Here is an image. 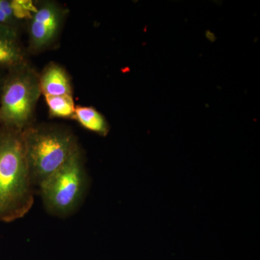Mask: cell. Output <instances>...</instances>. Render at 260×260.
Segmentation results:
<instances>
[{
  "instance_id": "cell-1",
  "label": "cell",
  "mask_w": 260,
  "mask_h": 260,
  "mask_svg": "<svg viewBox=\"0 0 260 260\" xmlns=\"http://www.w3.org/2000/svg\"><path fill=\"white\" fill-rule=\"evenodd\" d=\"M32 184L22 131L0 126V222L15 221L30 211Z\"/></svg>"
},
{
  "instance_id": "cell-2",
  "label": "cell",
  "mask_w": 260,
  "mask_h": 260,
  "mask_svg": "<svg viewBox=\"0 0 260 260\" xmlns=\"http://www.w3.org/2000/svg\"><path fill=\"white\" fill-rule=\"evenodd\" d=\"M22 137L32 184L39 186L79 148L74 135L59 126L32 124Z\"/></svg>"
},
{
  "instance_id": "cell-3",
  "label": "cell",
  "mask_w": 260,
  "mask_h": 260,
  "mask_svg": "<svg viewBox=\"0 0 260 260\" xmlns=\"http://www.w3.org/2000/svg\"><path fill=\"white\" fill-rule=\"evenodd\" d=\"M40 75L28 62L8 70L0 91V126L23 131L32 125Z\"/></svg>"
},
{
  "instance_id": "cell-4",
  "label": "cell",
  "mask_w": 260,
  "mask_h": 260,
  "mask_svg": "<svg viewBox=\"0 0 260 260\" xmlns=\"http://www.w3.org/2000/svg\"><path fill=\"white\" fill-rule=\"evenodd\" d=\"M39 186L43 203L49 213L64 217L75 212L87 187L86 172L80 148Z\"/></svg>"
},
{
  "instance_id": "cell-5",
  "label": "cell",
  "mask_w": 260,
  "mask_h": 260,
  "mask_svg": "<svg viewBox=\"0 0 260 260\" xmlns=\"http://www.w3.org/2000/svg\"><path fill=\"white\" fill-rule=\"evenodd\" d=\"M66 10L54 2H43L29 19V47L38 52L50 47L59 35Z\"/></svg>"
},
{
  "instance_id": "cell-6",
  "label": "cell",
  "mask_w": 260,
  "mask_h": 260,
  "mask_svg": "<svg viewBox=\"0 0 260 260\" xmlns=\"http://www.w3.org/2000/svg\"><path fill=\"white\" fill-rule=\"evenodd\" d=\"M26 62L16 28L0 25V68L9 70Z\"/></svg>"
},
{
  "instance_id": "cell-7",
  "label": "cell",
  "mask_w": 260,
  "mask_h": 260,
  "mask_svg": "<svg viewBox=\"0 0 260 260\" xmlns=\"http://www.w3.org/2000/svg\"><path fill=\"white\" fill-rule=\"evenodd\" d=\"M40 89L44 96L73 95L71 81L64 68L56 63L46 67L39 77Z\"/></svg>"
},
{
  "instance_id": "cell-8",
  "label": "cell",
  "mask_w": 260,
  "mask_h": 260,
  "mask_svg": "<svg viewBox=\"0 0 260 260\" xmlns=\"http://www.w3.org/2000/svg\"><path fill=\"white\" fill-rule=\"evenodd\" d=\"M74 119L89 131L104 137L109 133V125L107 119L95 108L83 106L75 107Z\"/></svg>"
},
{
  "instance_id": "cell-9",
  "label": "cell",
  "mask_w": 260,
  "mask_h": 260,
  "mask_svg": "<svg viewBox=\"0 0 260 260\" xmlns=\"http://www.w3.org/2000/svg\"><path fill=\"white\" fill-rule=\"evenodd\" d=\"M45 99L51 116L74 119L75 106L73 95H48Z\"/></svg>"
},
{
  "instance_id": "cell-10",
  "label": "cell",
  "mask_w": 260,
  "mask_h": 260,
  "mask_svg": "<svg viewBox=\"0 0 260 260\" xmlns=\"http://www.w3.org/2000/svg\"><path fill=\"white\" fill-rule=\"evenodd\" d=\"M23 18V9L18 0H0V25L16 28L17 23Z\"/></svg>"
},
{
  "instance_id": "cell-11",
  "label": "cell",
  "mask_w": 260,
  "mask_h": 260,
  "mask_svg": "<svg viewBox=\"0 0 260 260\" xmlns=\"http://www.w3.org/2000/svg\"><path fill=\"white\" fill-rule=\"evenodd\" d=\"M3 79H4V78H2V77L0 76V91H1L2 84H3Z\"/></svg>"
}]
</instances>
